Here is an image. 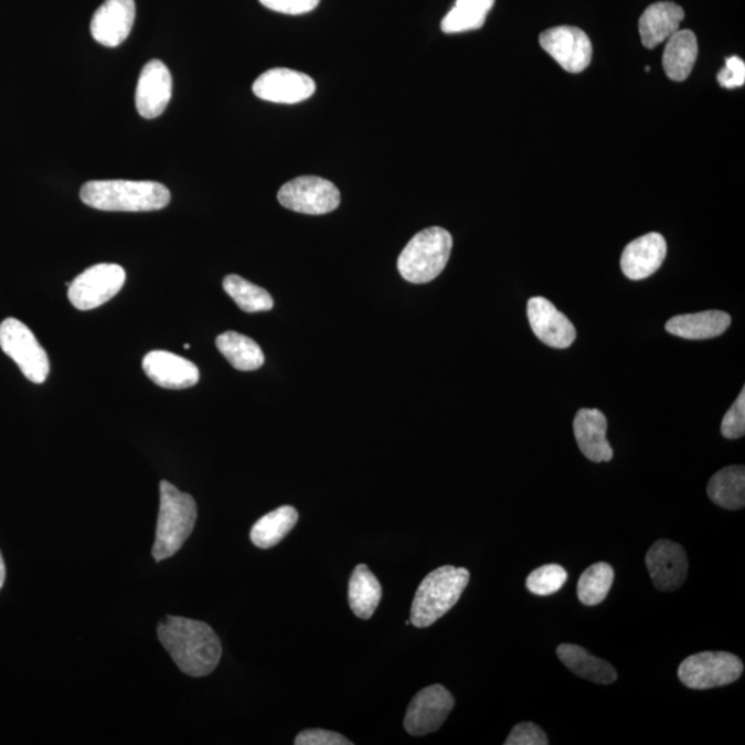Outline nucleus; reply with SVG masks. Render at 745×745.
Listing matches in <instances>:
<instances>
[{"label": "nucleus", "instance_id": "nucleus-1", "mask_svg": "<svg viewBox=\"0 0 745 745\" xmlns=\"http://www.w3.org/2000/svg\"><path fill=\"white\" fill-rule=\"evenodd\" d=\"M158 637L177 667L193 678L210 675L223 654V646L214 629L192 618L166 617L159 622Z\"/></svg>", "mask_w": 745, "mask_h": 745}, {"label": "nucleus", "instance_id": "nucleus-2", "mask_svg": "<svg viewBox=\"0 0 745 745\" xmlns=\"http://www.w3.org/2000/svg\"><path fill=\"white\" fill-rule=\"evenodd\" d=\"M82 202L104 212H155L168 206V187L155 181L96 180L81 190Z\"/></svg>", "mask_w": 745, "mask_h": 745}, {"label": "nucleus", "instance_id": "nucleus-3", "mask_svg": "<svg viewBox=\"0 0 745 745\" xmlns=\"http://www.w3.org/2000/svg\"><path fill=\"white\" fill-rule=\"evenodd\" d=\"M159 490L157 538L152 546V555L158 562L174 556L182 549L198 518L196 502L191 494L182 493L168 480L160 482Z\"/></svg>", "mask_w": 745, "mask_h": 745}, {"label": "nucleus", "instance_id": "nucleus-4", "mask_svg": "<svg viewBox=\"0 0 745 745\" xmlns=\"http://www.w3.org/2000/svg\"><path fill=\"white\" fill-rule=\"evenodd\" d=\"M468 583L469 572L466 567L446 565L427 574L414 595L411 610L413 626H433L460 600Z\"/></svg>", "mask_w": 745, "mask_h": 745}, {"label": "nucleus", "instance_id": "nucleus-5", "mask_svg": "<svg viewBox=\"0 0 745 745\" xmlns=\"http://www.w3.org/2000/svg\"><path fill=\"white\" fill-rule=\"evenodd\" d=\"M453 237L440 226L418 232L397 258V270L403 279L422 285L438 278L449 262Z\"/></svg>", "mask_w": 745, "mask_h": 745}, {"label": "nucleus", "instance_id": "nucleus-6", "mask_svg": "<svg viewBox=\"0 0 745 745\" xmlns=\"http://www.w3.org/2000/svg\"><path fill=\"white\" fill-rule=\"evenodd\" d=\"M744 671L743 661L727 651H701L679 666L678 677L684 687L705 690L736 682Z\"/></svg>", "mask_w": 745, "mask_h": 745}, {"label": "nucleus", "instance_id": "nucleus-7", "mask_svg": "<svg viewBox=\"0 0 745 745\" xmlns=\"http://www.w3.org/2000/svg\"><path fill=\"white\" fill-rule=\"evenodd\" d=\"M0 348L19 364L22 374L32 383L42 384L50 373L46 351L39 344L31 329L15 318L0 323Z\"/></svg>", "mask_w": 745, "mask_h": 745}, {"label": "nucleus", "instance_id": "nucleus-8", "mask_svg": "<svg viewBox=\"0 0 745 745\" xmlns=\"http://www.w3.org/2000/svg\"><path fill=\"white\" fill-rule=\"evenodd\" d=\"M125 280V269L118 264L93 265L68 285L70 301L81 311H91L118 295Z\"/></svg>", "mask_w": 745, "mask_h": 745}, {"label": "nucleus", "instance_id": "nucleus-9", "mask_svg": "<svg viewBox=\"0 0 745 745\" xmlns=\"http://www.w3.org/2000/svg\"><path fill=\"white\" fill-rule=\"evenodd\" d=\"M278 201L292 212L320 215L339 207L341 195L333 182L318 175H302L280 188Z\"/></svg>", "mask_w": 745, "mask_h": 745}, {"label": "nucleus", "instance_id": "nucleus-10", "mask_svg": "<svg viewBox=\"0 0 745 745\" xmlns=\"http://www.w3.org/2000/svg\"><path fill=\"white\" fill-rule=\"evenodd\" d=\"M453 706L455 699L449 690L441 684H430L414 695L412 703L408 704L403 726L412 736L434 733L444 725Z\"/></svg>", "mask_w": 745, "mask_h": 745}, {"label": "nucleus", "instance_id": "nucleus-11", "mask_svg": "<svg viewBox=\"0 0 745 745\" xmlns=\"http://www.w3.org/2000/svg\"><path fill=\"white\" fill-rule=\"evenodd\" d=\"M541 47L562 66L563 70L578 74L588 68L593 60V43L587 33L577 26L561 25L550 28L540 35Z\"/></svg>", "mask_w": 745, "mask_h": 745}, {"label": "nucleus", "instance_id": "nucleus-12", "mask_svg": "<svg viewBox=\"0 0 745 745\" xmlns=\"http://www.w3.org/2000/svg\"><path fill=\"white\" fill-rule=\"evenodd\" d=\"M315 88L317 85L311 76L287 68L268 70L253 83V93L258 98L276 104L306 102Z\"/></svg>", "mask_w": 745, "mask_h": 745}, {"label": "nucleus", "instance_id": "nucleus-13", "mask_svg": "<svg viewBox=\"0 0 745 745\" xmlns=\"http://www.w3.org/2000/svg\"><path fill=\"white\" fill-rule=\"evenodd\" d=\"M688 565L687 551L670 540L656 541L646 554L651 582L664 593L681 587L688 576Z\"/></svg>", "mask_w": 745, "mask_h": 745}, {"label": "nucleus", "instance_id": "nucleus-14", "mask_svg": "<svg viewBox=\"0 0 745 745\" xmlns=\"http://www.w3.org/2000/svg\"><path fill=\"white\" fill-rule=\"evenodd\" d=\"M173 93V79L162 61H148L137 82L136 107L146 119H155L164 113Z\"/></svg>", "mask_w": 745, "mask_h": 745}, {"label": "nucleus", "instance_id": "nucleus-15", "mask_svg": "<svg viewBox=\"0 0 745 745\" xmlns=\"http://www.w3.org/2000/svg\"><path fill=\"white\" fill-rule=\"evenodd\" d=\"M135 20V0H105L93 14L92 36L105 47H118L129 38Z\"/></svg>", "mask_w": 745, "mask_h": 745}, {"label": "nucleus", "instance_id": "nucleus-16", "mask_svg": "<svg viewBox=\"0 0 745 745\" xmlns=\"http://www.w3.org/2000/svg\"><path fill=\"white\" fill-rule=\"evenodd\" d=\"M528 318L533 333L546 345L565 350L576 340L574 324L544 297L530 298Z\"/></svg>", "mask_w": 745, "mask_h": 745}, {"label": "nucleus", "instance_id": "nucleus-17", "mask_svg": "<svg viewBox=\"0 0 745 745\" xmlns=\"http://www.w3.org/2000/svg\"><path fill=\"white\" fill-rule=\"evenodd\" d=\"M143 372L155 384L168 390L191 389L199 381V370L188 359L168 351H151L143 356Z\"/></svg>", "mask_w": 745, "mask_h": 745}, {"label": "nucleus", "instance_id": "nucleus-18", "mask_svg": "<svg viewBox=\"0 0 745 745\" xmlns=\"http://www.w3.org/2000/svg\"><path fill=\"white\" fill-rule=\"evenodd\" d=\"M667 256V243L662 235L650 232L638 237L624 248L621 269L631 280L649 278L659 270Z\"/></svg>", "mask_w": 745, "mask_h": 745}, {"label": "nucleus", "instance_id": "nucleus-19", "mask_svg": "<svg viewBox=\"0 0 745 745\" xmlns=\"http://www.w3.org/2000/svg\"><path fill=\"white\" fill-rule=\"evenodd\" d=\"M574 436L583 455L594 462L610 461L613 449L606 438L607 419L598 408H579L573 422Z\"/></svg>", "mask_w": 745, "mask_h": 745}, {"label": "nucleus", "instance_id": "nucleus-20", "mask_svg": "<svg viewBox=\"0 0 745 745\" xmlns=\"http://www.w3.org/2000/svg\"><path fill=\"white\" fill-rule=\"evenodd\" d=\"M684 19L681 6L672 2L650 4L639 19V35L645 47L654 49L679 31Z\"/></svg>", "mask_w": 745, "mask_h": 745}, {"label": "nucleus", "instance_id": "nucleus-21", "mask_svg": "<svg viewBox=\"0 0 745 745\" xmlns=\"http://www.w3.org/2000/svg\"><path fill=\"white\" fill-rule=\"evenodd\" d=\"M732 323L731 315L722 311L678 315L668 320L666 330L684 340H709L725 333Z\"/></svg>", "mask_w": 745, "mask_h": 745}, {"label": "nucleus", "instance_id": "nucleus-22", "mask_svg": "<svg viewBox=\"0 0 745 745\" xmlns=\"http://www.w3.org/2000/svg\"><path fill=\"white\" fill-rule=\"evenodd\" d=\"M667 41L664 54H662V66H664L667 76L675 82L688 79L698 60V38L690 30H679Z\"/></svg>", "mask_w": 745, "mask_h": 745}, {"label": "nucleus", "instance_id": "nucleus-23", "mask_svg": "<svg viewBox=\"0 0 745 745\" xmlns=\"http://www.w3.org/2000/svg\"><path fill=\"white\" fill-rule=\"evenodd\" d=\"M556 654L568 670L587 681L610 684L617 679V672L610 662L590 656L582 646L563 643L556 649Z\"/></svg>", "mask_w": 745, "mask_h": 745}, {"label": "nucleus", "instance_id": "nucleus-24", "mask_svg": "<svg viewBox=\"0 0 745 745\" xmlns=\"http://www.w3.org/2000/svg\"><path fill=\"white\" fill-rule=\"evenodd\" d=\"M381 596L383 588L370 568L363 563L353 568L348 584V602L353 615L362 620H369L377 610Z\"/></svg>", "mask_w": 745, "mask_h": 745}, {"label": "nucleus", "instance_id": "nucleus-25", "mask_svg": "<svg viewBox=\"0 0 745 745\" xmlns=\"http://www.w3.org/2000/svg\"><path fill=\"white\" fill-rule=\"evenodd\" d=\"M298 512L295 507L281 505L259 518L251 530L252 543L258 549L268 550L278 545L295 529Z\"/></svg>", "mask_w": 745, "mask_h": 745}, {"label": "nucleus", "instance_id": "nucleus-26", "mask_svg": "<svg viewBox=\"0 0 745 745\" xmlns=\"http://www.w3.org/2000/svg\"><path fill=\"white\" fill-rule=\"evenodd\" d=\"M706 494L725 510H742L745 505V468L732 466L717 471L706 486Z\"/></svg>", "mask_w": 745, "mask_h": 745}, {"label": "nucleus", "instance_id": "nucleus-27", "mask_svg": "<svg viewBox=\"0 0 745 745\" xmlns=\"http://www.w3.org/2000/svg\"><path fill=\"white\" fill-rule=\"evenodd\" d=\"M215 345L226 361L241 372H254L264 364L263 350L251 337L236 333V331H225L217 337Z\"/></svg>", "mask_w": 745, "mask_h": 745}, {"label": "nucleus", "instance_id": "nucleus-28", "mask_svg": "<svg viewBox=\"0 0 745 745\" xmlns=\"http://www.w3.org/2000/svg\"><path fill=\"white\" fill-rule=\"evenodd\" d=\"M496 0H456L453 9L441 20L445 33H462L479 30L486 22Z\"/></svg>", "mask_w": 745, "mask_h": 745}, {"label": "nucleus", "instance_id": "nucleus-29", "mask_svg": "<svg viewBox=\"0 0 745 745\" xmlns=\"http://www.w3.org/2000/svg\"><path fill=\"white\" fill-rule=\"evenodd\" d=\"M224 290L236 306L245 312H263L274 308V300L263 287L252 284L242 276L228 275L224 279Z\"/></svg>", "mask_w": 745, "mask_h": 745}, {"label": "nucleus", "instance_id": "nucleus-30", "mask_svg": "<svg viewBox=\"0 0 745 745\" xmlns=\"http://www.w3.org/2000/svg\"><path fill=\"white\" fill-rule=\"evenodd\" d=\"M615 582V571L606 562L594 563L582 574L577 584V596L585 606H596L606 599Z\"/></svg>", "mask_w": 745, "mask_h": 745}, {"label": "nucleus", "instance_id": "nucleus-31", "mask_svg": "<svg viewBox=\"0 0 745 745\" xmlns=\"http://www.w3.org/2000/svg\"><path fill=\"white\" fill-rule=\"evenodd\" d=\"M567 579V572L555 563L535 568L529 574L526 587L530 593L539 596L556 594Z\"/></svg>", "mask_w": 745, "mask_h": 745}, {"label": "nucleus", "instance_id": "nucleus-32", "mask_svg": "<svg viewBox=\"0 0 745 745\" xmlns=\"http://www.w3.org/2000/svg\"><path fill=\"white\" fill-rule=\"evenodd\" d=\"M721 433L726 439H739L745 434V390L722 419Z\"/></svg>", "mask_w": 745, "mask_h": 745}, {"label": "nucleus", "instance_id": "nucleus-33", "mask_svg": "<svg viewBox=\"0 0 745 745\" xmlns=\"http://www.w3.org/2000/svg\"><path fill=\"white\" fill-rule=\"evenodd\" d=\"M505 745H546L550 744L549 737L543 728L532 722L519 723L512 728L510 736L505 739Z\"/></svg>", "mask_w": 745, "mask_h": 745}, {"label": "nucleus", "instance_id": "nucleus-34", "mask_svg": "<svg viewBox=\"0 0 745 745\" xmlns=\"http://www.w3.org/2000/svg\"><path fill=\"white\" fill-rule=\"evenodd\" d=\"M296 745H352L351 739L340 733L323 728H306L295 739Z\"/></svg>", "mask_w": 745, "mask_h": 745}, {"label": "nucleus", "instance_id": "nucleus-35", "mask_svg": "<svg viewBox=\"0 0 745 745\" xmlns=\"http://www.w3.org/2000/svg\"><path fill=\"white\" fill-rule=\"evenodd\" d=\"M320 0H259V3L276 13L300 15L318 8Z\"/></svg>", "mask_w": 745, "mask_h": 745}, {"label": "nucleus", "instance_id": "nucleus-36", "mask_svg": "<svg viewBox=\"0 0 745 745\" xmlns=\"http://www.w3.org/2000/svg\"><path fill=\"white\" fill-rule=\"evenodd\" d=\"M716 77L722 87L736 88L743 86L745 82L744 61L733 55V57L726 60L725 68H722Z\"/></svg>", "mask_w": 745, "mask_h": 745}, {"label": "nucleus", "instance_id": "nucleus-37", "mask_svg": "<svg viewBox=\"0 0 745 745\" xmlns=\"http://www.w3.org/2000/svg\"><path fill=\"white\" fill-rule=\"evenodd\" d=\"M6 579V566L2 554H0V589H2Z\"/></svg>", "mask_w": 745, "mask_h": 745}]
</instances>
